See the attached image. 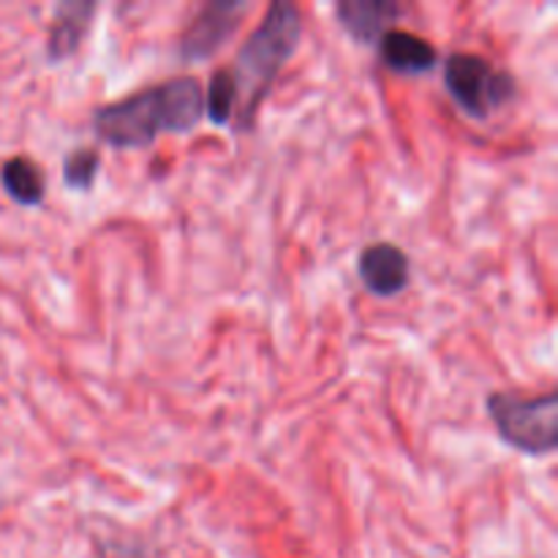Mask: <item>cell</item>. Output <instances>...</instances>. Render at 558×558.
Wrapping results in <instances>:
<instances>
[{
  "mask_svg": "<svg viewBox=\"0 0 558 558\" xmlns=\"http://www.w3.org/2000/svg\"><path fill=\"white\" fill-rule=\"evenodd\" d=\"M398 14H401V5L392 0H341L336 5L341 27L360 44H379Z\"/></svg>",
  "mask_w": 558,
  "mask_h": 558,
  "instance_id": "cell-8",
  "label": "cell"
},
{
  "mask_svg": "<svg viewBox=\"0 0 558 558\" xmlns=\"http://www.w3.org/2000/svg\"><path fill=\"white\" fill-rule=\"evenodd\" d=\"M447 93L474 120H485L515 98V80L510 71L496 69L472 52H456L445 63Z\"/></svg>",
  "mask_w": 558,
  "mask_h": 558,
  "instance_id": "cell-4",
  "label": "cell"
},
{
  "mask_svg": "<svg viewBox=\"0 0 558 558\" xmlns=\"http://www.w3.org/2000/svg\"><path fill=\"white\" fill-rule=\"evenodd\" d=\"M234 107H238V85H234L232 69H218L210 76V87L205 93V114L210 123H232Z\"/></svg>",
  "mask_w": 558,
  "mask_h": 558,
  "instance_id": "cell-11",
  "label": "cell"
},
{
  "mask_svg": "<svg viewBox=\"0 0 558 558\" xmlns=\"http://www.w3.org/2000/svg\"><path fill=\"white\" fill-rule=\"evenodd\" d=\"M501 439L518 452L543 458L558 447V396L523 398L515 392H494L485 401Z\"/></svg>",
  "mask_w": 558,
  "mask_h": 558,
  "instance_id": "cell-3",
  "label": "cell"
},
{
  "mask_svg": "<svg viewBox=\"0 0 558 558\" xmlns=\"http://www.w3.org/2000/svg\"><path fill=\"white\" fill-rule=\"evenodd\" d=\"M0 183H3L5 194L22 207L41 205L44 194H47V178H44L41 167L27 156H14L3 163Z\"/></svg>",
  "mask_w": 558,
  "mask_h": 558,
  "instance_id": "cell-10",
  "label": "cell"
},
{
  "mask_svg": "<svg viewBox=\"0 0 558 558\" xmlns=\"http://www.w3.org/2000/svg\"><path fill=\"white\" fill-rule=\"evenodd\" d=\"M300 36H303V16H300L298 5L289 0H276L270 3L259 27L245 38L232 65L238 98H243L238 120L240 131L251 129L262 98L270 93L276 76L298 52Z\"/></svg>",
  "mask_w": 558,
  "mask_h": 558,
  "instance_id": "cell-2",
  "label": "cell"
},
{
  "mask_svg": "<svg viewBox=\"0 0 558 558\" xmlns=\"http://www.w3.org/2000/svg\"><path fill=\"white\" fill-rule=\"evenodd\" d=\"M357 276L376 298H396L409 287V256L392 243H374L357 259Z\"/></svg>",
  "mask_w": 558,
  "mask_h": 558,
  "instance_id": "cell-6",
  "label": "cell"
},
{
  "mask_svg": "<svg viewBox=\"0 0 558 558\" xmlns=\"http://www.w3.org/2000/svg\"><path fill=\"white\" fill-rule=\"evenodd\" d=\"M376 47H379V60L385 63V69L403 76L428 74L439 63V49L417 33L390 27Z\"/></svg>",
  "mask_w": 558,
  "mask_h": 558,
  "instance_id": "cell-7",
  "label": "cell"
},
{
  "mask_svg": "<svg viewBox=\"0 0 558 558\" xmlns=\"http://www.w3.org/2000/svg\"><path fill=\"white\" fill-rule=\"evenodd\" d=\"M96 3H82V0H74V3H60L54 9V22L49 27L47 38V58L49 60H65L82 47L87 31H90L93 14H96Z\"/></svg>",
  "mask_w": 558,
  "mask_h": 558,
  "instance_id": "cell-9",
  "label": "cell"
},
{
  "mask_svg": "<svg viewBox=\"0 0 558 558\" xmlns=\"http://www.w3.org/2000/svg\"><path fill=\"white\" fill-rule=\"evenodd\" d=\"M245 11L243 3L234 0H213L199 11L189 31L183 33L180 41V58L189 63H199V60L213 58L218 49L227 44V38L238 31L240 14Z\"/></svg>",
  "mask_w": 558,
  "mask_h": 558,
  "instance_id": "cell-5",
  "label": "cell"
},
{
  "mask_svg": "<svg viewBox=\"0 0 558 558\" xmlns=\"http://www.w3.org/2000/svg\"><path fill=\"white\" fill-rule=\"evenodd\" d=\"M205 114V90L194 76L153 85L93 112V131L109 147H147L161 134H189Z\"/></svg>",
  "mask_w": 558,
  "mask_h": 558,
  "instance_id": "cell-1",
  "label": "cell"
},
{
  "mask_svg": "<svg viewBox=\"0 0 558 558\" xmlns=\"http://www.w3.org/2000/svg\"><path fill=\"white\" fill-rule=\"evenodd\" d=\"M101 156L93 147H76L63 161V180L71 191H90L96 185Z\"/></svg>",
  "mask_w": 558,
  "mask_h": 558,
  "instance_id": "cell-12",
  "label": "cell"
}]
</instances>
